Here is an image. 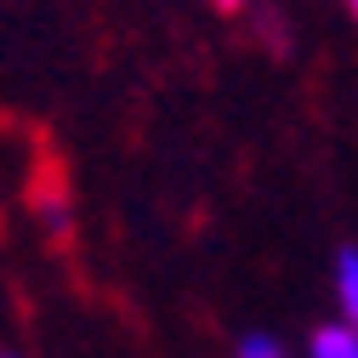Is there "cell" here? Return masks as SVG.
<instances>
[{"mask_svg":"<svg viewBox=\"0 0 358 358\" xmlns=\"http://www.w3.org/2000/svg\"><path fill=\"white\" fill-rule=\"evenodd\" d=\"M347 17H352V23H358V0H347Z\"/></svg>","mask_w":358,"mask_h":358,"instance_id":"5","label":"cell"},{"mask_svg":"<svg viewBox=\"0 0 358 358\" xmlns=\"http://www.w3.org/2000/svg\"><path fill=\"white\" fill-rule=\"evenodd\" d=\"M336 307H341V324L358 330V245L336 250Z\"/></svg>","mask_w":358,"mask_h":358,"instance_id":"1","label":"cell"},{"mask_svg":"<svg viewBox=\"0 0 358 358\" xmlns=\"http://www.w3.org/2000/svg\"><path fill=\"white\" fill-rule=\"evenodd\" d=\"M307 358H358V330L347 324H319L307 336Z\"/></svg>","mask_w":358,"mask_h":358,"instance_id":"2","label":"cell"},{"mask_svg":"<svg viewBox=\"0 0 358 358\" xmlns=\"http://www.w3.org/2000/svg\"><path fill=\"white\" fill-rule=\"evenodd\" d=\"M234 358H285V347H279L273 336H245V341L234 347Z\"/></svg>","mask_w":358,"mask_h":358,"instance_id":"3","label":"cell"},{"mask_svg":"<svg viewBox=\"0 0 358 358\" xmlns=\"http://www.w3.org/2000/svg\"><path fill=\"white\" fill-rule=\"evenodd\" d=\"M0 358H23V352H0Z\"/></svg>","mask_w":358,"mask_h":358,"instance_id":"6","label":"cell"},{"mask_svg":"<svg viewBox=\"0 0 358 358\" xmlns=\"http://www.w3.org/2000/svg\"><path fill=\"white\" fill-rule=\"evenodd\" d=\"M216 12H245V0H210Z\"/></svg>","mask_w":358,"mask_h":358,"instance_id":"4","label":"cell"}]
</instances>
